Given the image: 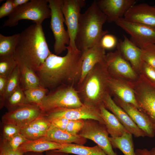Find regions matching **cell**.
Masks as SVG:
<instances>
[{
	"instance_id": "6da1fadb",
	"label": "cell",
	"mask_w": 155,
	"mask_h": 155,
	"mask_svg": "<svg viewBox=\"0 0 155 155\" xmlns=\"http://www.w3.org/2000/svg\"><path fill=\"white\" fill-rule=\"evenodd\" d=\"M67 52L60 57L51 52L35 72L41 86L50 90L61 85L71 86L75 88L80 79L83 54L69 45Z\"/></svg>"
},
{
	"instance_id": "7a4b0ae2",
	"label": "cell",
	"mask_w": 155,
	"mask_h": 155,
	"mask_svg": "<svg viewBox=\"0 0 155 155\" xmlns=\"http://www.w3.org/2000/svg\"><path fill=\"white\" fill-rule=\"evenodd\" d=\"M51 53L42 25L35 24L19 33L13 57L17 64L24 65L36 72Z\"/></svg>"
},
{
	"instance_id": "3957f363",
	"label": "cell",
	"mask_w": 155,
	"mask_h": 155,
	"mask_svg": "<svg viewBox=\"0 0 155 155\" xmlns=\"http://www.w3.org/2000/svg\"><path fill=\"white\" fill-rule=\"evenodd\" d=\"M107 21L106 16L98 7L96 0L81 13L75 42L77 49L82 53L100 42L108 34L102 26Z\"/></svg>"
},
{
	"instance_id": "277c9868",
	"label": "cell",
	"mask_w": 155,
	"mask_h": 155,
	"mask_svg": "<svg viewBox=\"0 0 155 155\" xmlns=\"http://www.w3.org/2000/svg\"><path fill=\"white\" fill-rule=\"evenodd\" d=\"M110 77L105 61L97 64L87 74L75 88L83 105L99 108L106 95L109 93Z\"/></svg>"
},
{
	"instance_id": "5b68a950",
	"label": "cell",
	"mask_w": 155,
	"mask_h": 155,
	"mask_svg": "<svg viewBox=\"0 0 155 155\" xmlns=\"http://www.w3.org/2000/svg\"><path fill=\"white\" fill-rule=\"evenodd\" d=\"M51 14L48 0H31L15 8L4 22L3 26H15L22 20H31L36 24L42 25L44 20L51 18Z\"/></svg>"
},
{
	"instance_id": "8992f818",
	"label": "cell",
	"mask_w": 155,
	"mask_h": 155,
	"mask_svg": "<svg viewBox=\"0 0 155 155\" xmlns=\"http://www.w3.org/2000/svg\"><path fill=\"white\" fill-rule=\"evenodd\" d=\"M83 105L75 88L63 85L49 91L38 106L43 113L56 108H76Z\"/></svg>"
},
{
	"instance_id": "52a82bcc",
	"label": "cell",
	"mask_w": 155,
	"mask_h": 155,
	"mask_svg": "<svg viewBox=\"0 0 155 155\" xmlns=\"http://www.w3.org/2000/svg\"><path fill=\"white\" fill-rule=\"evenodd\" d=\"M48 1L51 12L50 27L55 40L54 51L57 55L67 50L66 45L69 44V36L64 26L65 20L61 9L63 0Z\"/></svg>"
},
{
	"instance_id": "ba28073f",
	"label": "cell",
	"mask_w": 155,
	"mask_h": 155,
	"mask_svg": "<svg viewBox=\"0 0 155 155\" xmlns=\"http://www.w3.org/2000/svg\"><path fill=\"white\" fill-rule=\"evenodd\" d=\"M84 126L78 135L94 142L107 155H117L113 150L105 125L94 119L84 120Z\"/></svg>"
},
{
	"instance_id": "9c48e42d",
	"label": "cell",
	"mask_w": 155,
	"mask_h": 155,
	"mask_svg": "<svg viewBox=\"0 0 155 155\" xmlns=\"http://www.w3.org/2000/svg\"><path fill=\"white\" fill-rule=\"evenodd\" d=\"M51 122L55 119L63 118L69 120L92 119L104 124L99 108L83 105L78 108H57L42 113Z\"/></svg>"
},
{
	"instance_id": "30bf717a",
	"label": "cell",
	"mask_w": 155,
	"mask_h": 155,
	"mask_svg": "<svg viewBox=\"0 0 155 155\" xmlns=\"http://www.w3.org/2000/svg\"><path fill=\"white\" fill-rule=\"evenodd\" d=\"M115 23L129 34L131 40L141 49L155 43V28H154L130 22L123 17L119 18Z\"/></svg>"
},
{
	"instance_id": "8fae6325",
	"label": "cell",
	"mask_w": 155,
	"mask_h": 155,
	"mask_svg": "<svg viewBox=\"0 0 155 155\" xmlns=\"http://www.w3.org/2000/svg\"><path fill=\"white\" fill-rule=\"evenodd\" d=\"M41 114L38 105L29 103L8 111L2 116L1 121L3 124H12L20 129L28 126Z\"/></svg>"
},
{
	"instance_id": "7c38bea8",
	"label": "cell",
	"mask_w": 155,
	"mask_h": 155,
	"mask_svg": "<svg viewBox=\"0 0 155 155\" xmlns=\"http://www.w3.org/2000/svg\"><path fill=\"white\" fill-rule=\"evenodd\" d=\"M86 4L85 0H63L62 11L67 28L70 38L69 45L73 49H78L75 40L78 30L81 14V9Z\"/></svg>"
},
{
	"instance_id": "4fadbf2b",
	"label": "cell",
	"mask_w": 155,
	"mask_h": 155,
	"mask_svg": "<svg viewBox=\"0 0 155 155\" xmlns=\"http://www.w3.org/2000/svg\"><path fill=\"white\" fill-rule=\"evenodd\" d=\"M100 10L106 16L107 21L115 22L122 18L125 13L137 1L135 0H99L96 1Z\"/></svg>"
},
{
	"instance_id": "5bb4252c",
	"label": "cell",
	"mask_w": 155,
	"mask_h": 155,
	"mask_svg": "<svg viewBox=\"0 0 155 155\" xmlns=\"http://www.w3.org/2000/svg\"><path fill=\"white\" fill-rule=\"evenodd\" d=\"M118 105L129 115L133 121L144 133L145 136L152 138L155 135V125L146 114L129 104L120 99Z\"/></svg>"
},
{
	"instance_id": "9a60e30c",
	"label": "cell",
	"mask_w": 155,
	"mask_h": 155,
	"mask_svg": "<svg viewBox=\"0 0 155 155\" xmlns=\"http://www.w3.org/2000/svg\"><path fill=\"white\" fill-rule=\"evenodd\" d=\"M103 102L105 107L111 111L121 123L135 137H144L145 135L129 115L113 100L109 93L107 94Z\"/></svg>"
},
{
	"instance_id": "2e32d148",
	"label": "cell",
	"mask_w": 155,
	"mask_h": 155,
	"mask_svg": "<svg viewBox=\"0 0 155 155\" xmlns=\"http://www.w3.org/2000/svg\"><path fill=\"white\" fill-rule=\"evenodd\" d=\"M124 18L131 22L155 28V6L146 3L135 5L125 13Z\"/></svg>"
},
{
	"instance_id": "e0dca14e",
	"label": "cell",
	"mask_w": 155,
	"mask_h": 155,
	"mask_svg": "<svg viewBox=\"0 0 155 155\" xmlns=\"http://www.w3.org/2000/svg\"><path fill=\"white\" fill-rule=\"evenodd\" d=\"M136 98L139 109L146 114L155 125V84L149 80Z\"/></svg>"
},
{
	"instance_id": "ac0fdd59",
	"label": "cell",
	"mask_w": 155,
	"mask_h": 155,
	"mask_svg": "<svg viewBox=\"0 0 155 155\" xmlns=\"http://www.w3.org/2000/svg\"><path fill=\"white\" fill-rule=\"evenodd\" d=\"M105 62L109 74L117 73L130 78H135V73L118 51L110 52L106 55Z\"/></svg>"
},
{
	"instance_id": "d6986e66",
	"label": "cell",
	"mask_w": 155,
	"mask_h": 155,
	"mask_svg": "<svg viewBox=\"0 0 155 155\" xmlns=\"http://www.w3.org/2000/svg\"><path fill=\"white\" fill-rule=\"evenodd\" d=\"M105 50L100 42L83 53L81 75L78 84L82 82L87 74L97 64L105 61Z\"/></svg>"
},
{
	"instance_id": "ffe728a7",
	"label": "cell",
	"mask_w": 155,
	"mask_h": 155,
	"mask_svg": "<svg viewBox=\"0 0 155 155\" xmlns=\"http://www.w3.org/2000/svg\"><path fill=\"white\" fill-rule=\"evenodd\" d=\"M124 39L119 40L117 48L121 54L128 60L133 67L139 68L142 64V50L124 35Z\"/></svg>"
},
{
	"instance_id": "44dd1931",
	"label": "cell",
	"mask_w": 155,
	"mask_h": 155,
	"mask_svg": "<svg viewBox=\"0 0 155 155\" xmlns=\"http://www.w3.org/2000/svg\"><path fill=\"white\" fill-rule=\"evenodd\" d=\"M44 137L50 141L61 144H74L83 145L87 141V139L78 134L70 133L51 124Z\"/></svg>"
},
{
	"instance_id": "7402d4cb",
	"label": "cell",
	"mask_w": 155,
	"mask_h": 155,
	"mask_svg": "<svg viewBox=\"0 0 155 155\" xmlns=\"http://www.w3.org/2000/svg\"><path fill=\"white\" fill-rule=\"evenodd\" d=\"M69 144L51 142L44 137L34 140H28L21 145L18 149L24 153L30 152L42 153L44 151L59 149Z\"/></svg>"
},
{
	"instance_id": "603a6c76",
	"label": "cell",
	"mask_w": 155,
	"mask_h": 155,
	"mask_svg": "<svg viewBox=\"0 0 155 155\" xmlns=\"http://www.w3.org/2000/svg\"><path fill=\"white\" fill-rule=\"evenodd\" d=\"M99 108L107 131L111 137H119L125 133L129 132L116 116L106 108L103 102L100 105Z\"/></svg>"
},
{
	"instance_id": "cb8c5ba5",
	"label": "cell",
	"mask_w": 155,
	"mask_h": 155,
	"mask_svg": "<svg viewBox=\"0 0 155 155\" xmlns=\"http://www.w3.org/2000/svg\"><path fill=\"white\" fill-rule=\"evenodd\" d=\"M108 92L111 91L123 102L132 105L139 109L136 98L133 90L126 85L111 76L108 82Z\"/></svg>"
},
{
	"instance_id": "d4e9b609",
	"label": "cell",
	"mask_w": 155,
	"mask_h": 155,
	"mask_svg": "<svg viewBox=\"0 0 155 155\" xmlns=\"http://www.w3.org/2000/svg\"><path fill=\"white\" fill-rule=\"evenodd\" d=\"M113 148L120 150L124 155H135L132 134L129 132L116 137H109Z\"/></svg>"
},
{
	"instance_id": "484cf974",
	"label": "cell",
	"mask_w": 155,
	"mask_h": 155,
	"mask_svg": "<svg viewBox=\"0 0 155 155\" xmlns=\"http://www.w3.org/2000/svg\"><path fill=\"white\" fill-rule=\"evenodd\" d=\"M18 65L21 74L20 86L24 90L41 86L39 78L32 69L24 64Z\"/></svg>"
},
{
	"instance_id": "4316f807",
	"label": "cell",
	"mask_w": 155,
	"mask_h": 155,
	"mask_svg": "<svg viewBox=\"0 0 155 155\" xmlns=\"http://www.w3.org/2000/svg\"><path fill=\"white\" fill-rule=\"evenodd\" d=\"M60 152L77 155H107L97 145L88 147L74 144L57 150Z\"/></svg>"
},
{
	"instance_id": "83f0119b",
	"label": "cell",
	"mask_w": 155,
	"mask_h": 155,
	"mask_svg": "<svg viewBox=\"0 0 155 155\" xmlns=\"http://www.w3.org/2000/svg\"><path fill=\"white\" fill-rule=\"evenodd\" d=\"M19 35L6 36L0 34V56L13 55Z\"/></svg>"
},
{
	"instance_id": "f1b7e54d",
	"label": "cell",
	"mask_w": 155,
	"mask_h": 155,
	"mask_svg": "<svg viewBox=\"0 0 155 155\" xmlns=\"http://www.w3.org/2000/svg\"><path fill=\"white\" fill-rule=\"evenodd\" d=\"M49 91L48 89L40 86L25 90L24 92L28 103L39 106Z\"/></svg>"
},
{
	"instance_id": "f546056e",
	"label": "cell",
	"mask_w": 155,
	"mask_h": 155,
	"mask_svg": "<svg viewBox=\"0 0 155 155\" xmlns=\"http://www.w3.org/2000/svg\"><path fill=\"white\" fill-rule=\"evenodd\" d=\"M28 103L24 90L20 86L5 100L4 106L9 111Z\"/></svg>"
},
{
	"instance_id": "4dcf8cb0",
	"label": "cell",
	"mask_w": 155,
	"mask_h": 155,
	"mask_svg": "<svg viewBox=\"0 0 155 155\" xmlns=\"http://www.w3.org/2000/svg\"><path fill=\"white\" fill-rule=\"evenodd\" d=\"M21 79L20 70L17 65L11 74L7 78L5 95V100L20 86Z\"/></svg>"
},
{
	"instance_id": "1f68e13d",
	"label": "cell",
	"mask_w": 155,
	"mask_h": 155,
	"mask_svg": "<svg viewBox=\"0 0 155 155\" xmlns=\"http://www.w3.org/2000/svg\"><path fill=\"white\" fill-rule=\"evenodd\" d=\"M17 65L13 55L0 56V76L7 78Z\"/></svg>"
},
{
	"instance_id": "d6a6232c",
	"label": "cell",
	"mask_w": 155,
	"mask_h": 155,
	"mask_svg": "<svg viewBox=\"0 0 155 155\" xmlns=\"http://www.w3.org/2000/svg\"><path fill=\"white\" fill-rule=\"evenodd\" d=\"M142 49L143 62L155 69V44H148Z\"/></svg>"
},
{
	"instance_id": "836d02e7",
	"label": "cell",
	"mask_w": 155,
	"mask_h": 155,
	"mask_svg": "<svg viewBox=\"0 0 155 155\" xmlns=\"http://www.w3.org/2000/svg\"><path fill=\"white\" fill-rule=\"evenodd\" d=\"M20 133L28 140L32 141L45 136L46 132L38 131L28 126L20 129Z\"/></svg>"
},
{
	"instance_id": "e575fe53",
	"label": "cell",
	"mask_w": 155,
	"mask_h": 155,
	"mask_svg": "<svg viewBox=\"0 0 155 155\" xmlns=\"http://www.w3.org/2000/svg\"><path fill=\"white\" fill-rule=\"evenodd\" d=\"M51 125V122L42 113L28 126L38 131L47 132Z\"/></svg>"
},
{
	"instance_id": "d590c367",
	"label": "cell",
	"mask_w": 155,
	"mask_h": 155,
	"mask_svg": "<svg viewBox=\"0 0 155 155\" xmlns=\"http://www.w3.org/2000/svg\"><path fill=\"white\" fill-rule=\"evenodd\" d=\"M24 153L18 149L13 150L7 140L3 138L1 140L0 155H23Z\"/></svg>"
},
{
	"instance_id": "8d00e7d4",
	"label": "cell",
	"mask_w": 155,
	"mask_h": 155,
	"mask_svg": "<svg viewBox=\"0 0 155 155\" xmlns=\"http://www.w3.org/2000/svg\"><path fill=\"white\" fill-rule=\"evenodd\" d=\"M84 124V120H69L65 131L72 134H78Z\"/></svg>"
},
{
	"instance_id": "74e56055",
	"label": "cell",
	"mask_w": 155,
	"mask_h": 155,
	"mask_svg": "<svg viewBox=\"0 0 155 155\" xmlns=\"http://www.w3.org/2000/svg\"><path fill=\"white\" fill-rule=\"evenodd\" d=\"M3 138L8 140L14 135L20 132V129L11 124H3Z\"/></svg>"
},
{
	"instance_id": "f35d334b",
	"label": "cell",
	"mask_w": 155,
	"mask_h": 155,
	"mask_svg": "<svg viewBox=\"0 0 155 155\" xmlns=\"http://www.w3.org/2000/svg\"><path fill=\"white\" fill-rule=\"evenodd\" d=\"M117 43V39L114 36L108 34L105 35L100 41L101 45L105 49L114 48Z\"/></svg>"
},
{
	"instance_id": "ab89813d",
	"label": "cell",
	"mask_w": 155,
	"mask_h": 155,
	"mask_svg": "<svg viewBox=\"0 0 155 155\" xmlns=\"http://www.w3.org/2000/svg\"><path fill=\"white\" fill-rule=\"evenodd\" d=\"M7 141L13 150L16 151L21 145L28 140L20 132Z\"/></svg>"
},
{
	"instance_id": "60d3db41",
	"label": "cell",
	"mask_w": 155,
	"mask_h": 155,
	"mask_svg": "<svg viewBox=\"0 0 155 155\" xmlns=\"http://www.w3.org/2000/svg\"><path fill=\"white\" fill-rule=\"evenodd\" d=\"M14 9L13 0H7L0 7V18L9 16Z\"/></svg>"
},
{
	"instance_id": "b9f144b4",
	"label": "cell",
	"mask_w": 155,
	"mask_h": 155,
	"mask_svg": "<svg viewBox=\"0 0 155 155\" xmlns=\"http://www.w3.org/2000/svg\"><path fill=\"white\" fill-rule=\"evenodd\" d=\"M7 78L0 76V108L4 106L5 102V95Z\"/></svg>"
},
{
	"instance_id": "7bdbcfd3",
	"label": "cell",
	"mask_w": 155,
	"mask_h": 155,
	"mask_svg": "<svg viewBox=\"0 0 155 155\" xmlns=\"http://www.w3.org/2000/svg\"><path fill=\"white\" fill-rule=\"evenodd\" d=\"M142 65L145 72L149 80L155 84V69L144 62Z\"/></svg>"
},
{
	"instance_id": "ee69618b",
	"label": "cell",
	"mask_w": 155,
	"mask_h": 155,
	"mask_svg": "<svg viewBox=\"0 0 155 155\" xmlns=\"http://www.w3.org/2000/svg\"><path fill=\"white\" fill-rule=\"evenodd\" d=\"M69 120L63 118L54 119L51 121V124L62 130H65Z\"/></svg>"
},
{
	"instance_id": "f6af8a7d",
	"label": "cell",
	"mask_w": 155,
	"mask_h": 155,
	"mask_svg": "<svg viewBox=\"0 0 155 155\" xmlns=\"http://www.w3.org/2000/svg\"><path fill=\"white\" fill-rule=\"evenodd\" d=\"M45 155H69V154L54 150L47 151L46 152Z\"/></svg>"
},
{
	"instance_id": "bcb514c9",
	"label": "cell",
	"mask_w": 155,
	"mask_h": 155,
	"mask_svg": "<svg viewBox=\"0 0 155 155\" xmlns=\"http://www.w3.org/2000/svg\"><path fill=\"white\" fill-rule=\"evenodd\" d=\"M135 155H150V150L146 149H138L135 151Z\"/></svg>"
},
{
	"instance_id": "7dc6e473",
	"label": "cell",
	"mask_w": 155,
	"mask_h": 155,
	"mask_svg": "<svg viewBox=\"0 0 155 155\" xmlns=\"http://www.w3.org/2000/svg\"><path fill=\"white\" fill-rule=\"evenodd\" d=\"M29 0H13V3L14 9L28 2Z\"/></svg>"
},
{
	"instance_id": "c3c4849f",
	"label": "cell",
	"mask_w": 155,
	"mask_h": 155,
	"mask_svg": "<svg viewBox=\"0 0 155 155\" xmlns=\"http://www.w3.org/2000/svg\"><path fill=\"white\" fill-rule=\"evenodd\" d=\"M23 155H45V154L42 153L30 152H25Z\"/></svg>"
},
{
	"instance_id": "681fc988",
	"label": "cell",
	"mask_w": 155,
	"mask_h": 155,
	"mask_svg": "<svg viewBox=\"0 0 155 155\" xmlns=\"http://www.w3.org/2000/svg\"><path fill=\"white\" fill-rule=\"evenodd\" d=\"M150 155H155V147L152 148L150 150Z\"/></svg>"
},
{
	"instance_id": "f907efd6",
	"label": "cell",
	"mask_w": 155,
	"mask_h": 155,
	"mask_svg": "<svg viewBox=\"0 0 155 155\" xmlns=\"http://www.w3.org/2000/svg\"><path fill=\"white\" fill-rule=\"evenodd\" d=\"M154 44H155V43H154Z\"/></svg>"
}]
</instances>
